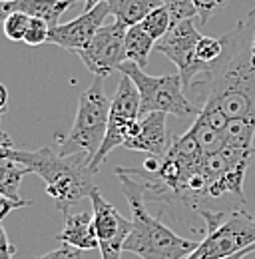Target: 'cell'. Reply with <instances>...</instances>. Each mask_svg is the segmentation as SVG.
Listing matches in <instances>:
<instances>
[{
	"label": "cell",
	"instance_id": "836d02e7",
	"mask_svg": "<svg viewBox=\"0 0 255 259\" xmlns=\"http://www.w3.org/2000/svg\"><path fill=\"white\" fill-rule=\"evenodd\" d=\"M247 249H249V253H255V243H253V245H249Z\"/></svg>",
	"mask_w": 255,
	"mask_h": 259
},
{
	"label": "cell",
	"instance_id": "f1b7e54d",
	"mask_svg": "<svg viewBox=\"0 0 255 259\" xmlns=\"http://www.w3.org/2000/svg\"><path fill=\"white\" fill-rule=\"evenodd\" d=\"M8 108V88L0 82V114H4Z\"/></svg>",
	"mask_w": 255,
	"mask_h": 259
},
{
	"label": "cell",
	"instance_id": "ac0fdd59",
	"mask_svg": "<svg viewBox=\"0 0 255 259\" xmlns=\"http://www.w3.org/2000/svg\"><path fill=\"white\" fill-rule=\"evenodd\" d=\"M253 136H255L253 118H231V120H227V124L223 128L225 146H229V148L255 152Z\"/></svg>",
	"mask_w": 255,
	"mask_h": 259
},
{
	"label": "cell",
	"instance_id": "6da1fadb",
	"mask_svg": "<svg viewBox=\"0 0 255 259\" xmlns=\"http://www.w3.org/2000/svg\"><path fill=\"white\" fill-rule=\"evenodd\" d=\"M203 88V102L216 104L227 120H255V10L235 30L225 34V52L207 74L195 78L191 88Z\"/></svg>",
	"mask_w": 255,
	"mask_h": 259
},
{
	"label": "cell",
	"instance_id": "7c38bea8",
	"mask_svg": "<svg viewBox=\"0 0 255 259\" xmlns=\"http://www.w3.org/2000/svg\"><path fill=\"white\" fill-rule=\"evenodd\" d=\"M165 116L161 112H152L140 118L138 128L132 134V138L124 144V148L132 152H146L148 156H163L169 150V138Z\"/></svg>",
	"mask_w": 255,
	"mask_h": 259
},
{
	"label": "cell",
	"instance_id": "277c9868",
	"mask_svg": "<svg viewBox=\"0 0 255 259\" xmlns=\"http://www.w3.org/2000/svg\"><path fill=\"white\" fill-rule=\"evenodd\" d=\"M110 118V98L104 90V78L94 76L92 84L80 94L76 118L70 132L60 142V154L84 152L94 158L100 144L104 142Z\"/></svg>",
	"mask_w": 255,
	"mask_h": 259
},
{
	"label": "cell",
	"instance_id": "44dd1931",
	"mask_svg": "<svg viewBox=\"0 0 255 259\" xmlns=\"http://www.w3.org/2000/svg\"><path fill=\"white\" fill-rule=\"evenodd\" d=\"M30 16L22 12H8V16L2 22V32L12 42H24V34L28 30Z\"/></svg>",
	"mask_w": 255,
	"mask_h": 259
},
{
	"label": "cell",
	"instance_id": "d6a6232c",
	"mask_svg": "<svg viewBox=\"0 0 255 259\" xmlns=\"http://www.w3.org/2000/svg\"><path fill=\"white\" fill-rule=\"evenodd\" d=\"M0 158H8V150H4V148H0Z\"/></svg>",
	"mask_w": 255,
	"mask_h": 259
},
{
	"label": "cell",
	"instance_id": "83f0119b",
	"mask_svg": "<svg viewBox=\"0 0 255 259\" xmlns=\"http://www.w3.org/2000/svg\"><path fill=\"white\" fill-rule=\"evenodd\" d=\"M0 148H4V150H12V148H14L10 136L2 130V114H0Z\"/></svg>",
	"mask_w": 255,
	"mask_h": 259
},
{
	"label": "cell",
	"instance_id": "52a82bcc",
	"mask_svg": "<svg viewBox=\"0 0 255 259\" xmlns=\"http://www.w3.org/2000/svg\"><path fill=\"white\" fill-rule=\"evenodd\" d=\"M255 243V220L245 207L231 211L223 222L207 229L186 259H225Z\"/></svg>",
	"mask_w": 255,
	"mask_h": 259
},
{
	"label": "cell",
	"instance_id": "ba28073f",
	"mask_svg": "<svg viewBox=\"0 0 255 259\" xmlns=\"http://www.w3.org/2000/svg\"><path fill=\"white\" fill-rule=\"evenodd\" d=\"M199 38L201 34L195 28V18H188L174 22L167 34L156 42V50L159 54L167 56L178 66V74L184 82V88H191L197 76L209 72V66L201 64L195 56Z\"/></svg>",
	"mask_w": 255,
	"mask_h": 259
},
{
	"label": "cell",
	"instance_id": "4fadbf2b",
	"mask_svg": "<svg viewBox=\"0 0 255 259\" xmlns=\"http://www.w3.org/2000/svg\"><path fill=\"white\" fill-rule=\"evenodd\" d=\"M58 239L64 245L76 247L80 251L96 249L98 237H96L94 213H90V211L66 213L64 215V229L62 233H58Z\"/></svg>",
	"mask_w": 255,
	"mask_h": 259
},
{
	"label": "cell",
	"instance_id": "1f68e13d",
	"mask_svg": "<svg viewBox=\"0 0 255 259\" xmlns=\"http://www.w3.org/2000/svg\"><path fill=\"white\" fill-rule=\"evenodd\" d=\"M6 16H8V12H6V10H4V6L0 4V22H4V18H6Z\"/></svg>",
	"mask_w": 255,
	"mask_h": 259
},
{
	"label": "cell",
	"instance_id": "484cf974",
	"mask_svg": "<svg viewBox=\"0 0 255 259\" xmlns=\"http://www.w3.org/2000/svg\"><path fill=\"white\" fill-rule=\"evenodd\" d=\"M26 205H30V201H14V199H10V197H6V195L0 194V222L8 215V213H12L14 209H20V207H26Z\"/></svg>",
	"mask_w": 255,
	"mask_h": 259
},
{
	"label": "cell",
	"instance_id": "4dcf8cb0",
	"mask_svg": "<svg viewBox=\"0 0 255 259\" xmlns=\"http://www.w3.org/2000/svg\"><path fill=\"white\" fill-rule=\"evenodd\" d=\"M245 255H249V249H245V251H239V253H235V255H231V257H225V259H245Z\"/></svg>",
	"mask_w": 255,
	"mask_h": 259
},
{
	"label": "cell",
	"instance_id": "5b68a950",
	"mask_svg": "<svg viewBox=\"0 0 255 259\" xmlns=\"http://www.w3.org/2000/svg\"><path fill=\"white\" fill-rule=\"evenodd\" d=\"M120 72L128 76L138 92H140V110L142 116L152 114V112H161L176 116L180 120H188L197 116V108L191 104L184 94V82L180 74H165V76H150L146 74L144 68L126 60L120 66Z\"/></svg>",
	"mask_w": 255,
	"mask_h": 259
},
{
	"label": "cell",
	"instance_id": "7a4b0ae2",
	"mask_svg": "<svg viewBox=\"0 0 255 259\" xmlns=\"http://www.w3.org/2000/svg\"><path fill=\"white\" fill-rule=\"evenodd\" d=\"M8 158L24 163L30 167L32 174H36L46 184V194L56 203V207L64 215L72 205L82 201L84 197H90L94 184V171L90 169V156L84 152L76 154H56L52 148L42 150H18L16 146L8 150Z\"/></svg>",
	"mask_w": 255,
	"mask_h": 259
},
{
	"label": "cell",
	"instance_id": "d590c367",
	"mask_svg": "<svg viewBox=\"0 0 255 259\" xmlns=\"http://www.w3.org/2000/svg\"><path fill=\"white\" fill-rule=\"evenodd\" d=\"M8 2H14V0H0V4H8Z\"/></svg>",
	"mask_w": 255,
	"mask_h": 259
},
{
	"label": "cell",
	"instance_id": "30bf717a",
	"mask_svg": "<svg viewBox=\"0 0 255 259\" xmlns=\"http://www.w3.org/2000/svg\"><path fill=\"white\" fill-rule=\"evenodd\" d=\"M90 201L102 259H122L124 243L132 231V222H128L112 203H108L98 188L92 190Z\"/></svg>",
	"mask_w": 255,
	"mask_h": 259
},
{
	"label": "cell",
	"instance_id": "d4e9b609",
	"mask_svg": "<svg viewBox=\"0 0 255 259\" xmlns=\"http://www.w3.org/2000/svg\"><path fill=\"white\" fill-rule=\"evenodd\" d=\"M34 259H82V251L76 249V247H70V245H62L50 253H44V255H38Z\"/></svg>",
	"mask_w": 255,
	"mask_h": 259
},
{
	"label": "cell",
	"instance_id": "cb8c5ba5",
	"mask_svg": "<svg viewBox=\"0 0 255 259\" xmlns=\"http://www.w3.org/2000/svg\"><path fill=\"white\" fill-rule=\"evenodd\" d=\"M225 2H227V0H193L199 22H201V24H205V22L209 20V16H211L220 6H223Z\"/></svg>",
	"mask_w": 255,
	"mask_h": 259
},
{
	"label": "cell",
	"instance_id": "2e32d148",
	"mask_svg": "<svg viewBox=\"0 0 255 259\" xmlns=\"http://www.w3.org/2000/svg\"><path fill=\"white\" fill-rule=\"evenodd\" d=\"M152 50H156V40L144 30L142 24H134L126 30V56L140 68H146Z\"/></svg>",
	"mask_w": 255,
	"mask_h": 259
},
{
	"label": "cell",
	"instance_id": "4316f807",
	"mask_svg": "<svg viewBox=\"0 0 255 259\" xmlns=\"http://www.w3.org/2000/svg\"><path fill=\"white\" fill-rule=\"evenodd\" d=\"M14 253H16V247L10 243L6 229L0 224V259H14Z\"/></svg>",
	"mask_w": 255,
	"mask_h": 259
},
{
	"label": "cell",
	"instance_id": "f546056e",
	"mask_svg": "<svg viewBox=\"0 0 255 259\" xmlns=\"http://www.w3.org/2000/svg\"><path fill=\"white\" fill-rule=\"evenodd\" d=\"M102 2H110V0H84V6H86V10H92L98 4H102Z\"/></svg>",
	"mask_w": 255,
	"mask_h": 259
},
{
	"label": "cell",
	"instance_id": "d6986e66",
	"mask_svg": "<svg viewBox=\"0 0 255 259\" xmlns=\"http://www.w3.org/2000/svg\"><path fill=\"white\" fill-rule=\"evenodd\" d=\"M140 24L144 26L146 32L158 42L159 38H163V36L167 34V30L172 28L174 20H172V14H169L167 6L163 4V6H159V8H156V10H152Z\"/></svg>",
	"mask_w": 255,
	"mask_h": 259
},
{
	"label": "cell",
	"instance_id": "e0dca14e",
	"mask_svg": "<svg viewBox=\"0 0 255 259\" xmlns=\"http://www.w3.org/2000/svg\"><path fill=\"white\" fill-rule=\"evenodd\" d=\"M28 174H32L30 167H26L24 163L12 158H0V194L14 201H24L20 197V184Z\"/></svg>",
	"mask_w": 255,
	"mask_h": 259
},
{
	"label": "cell",
	"instance_id": "5bb4252c",
	"mask_svg": "<svg viewBox=\"0 0 255 259\" xmlns=\"http://www.w3.org/2000/svg\"><path fill=\"white\" fill-rule=\"evenodd\" d=\"M2 6L6 12H22L30 18L44 20L50 28H54L60 24V16L74 4L62 2V0H14Z\"/></svg>",
	"mask_w": 255,
	"mask_h": 259
},
{
	"label": "cell",
	"instance_id": "9c48e42d",
	"mask_svg": "<svg viewBox=\"0 0 255 259\" xmlns=\"http://www.w3.org/2000/svg\"><path fill=\"white\" fill-rule=\"evenodd\" d=\"M126 30L128 26L118 20L112 24H106L94 34L88 46L78 54L84 66L94 76L108 78L114 70H120V66L128 60Z\"/></svg>",
	"mask_w": 255,
	"mask_h": 259
},
{
	"label": "cell",
	"instance_id": "8fae6325",
	"mask_svg": "<svg viewBox=\"0 0 255 259\" xmlns=\"http://www.w3.org/2000/svg\"><path fill=\"white\" fill-rule=\"evenodd\" d=\"M110 14V4L102 2L92 10H84L82 16L66 22V24H58L54 28H50V36H48V44L60 46L68 52H76L80 54L88 42L94 38V34L104 26V18Z\"/></svg>",
	"mask_w": 255,
	"mask_h": 259
},
{
	"label": "cell",
	"instance_id": "ffe728a7",
	"mask_svg": "<svg viewBox=\"0 0 255 259\" xmlns=\"http://www.w3.org/2000/svg\"><path fill=\"white\" fill-rule=\"evenodd\" d=\"M225 52V36L222 38H211V36H201L199 42H197V48H195V56L201 64L211 66L216 64Z\"/></svg>",
	"mask_w": 255,
	"mask_h": 259
},
{
	"label": "cell",
	"instance_id": "9a60e30c",
	"mask_svg": "<svg viewBox=\"0 0 255 259\" xmlns=\"http://www.w3.org/2000/svg\"><path fill=\"white\" fill-rule=\"evenodd\" d=\"M110 14L124 26L140 24L152 10L163 6V0H110Z\"/></svg>",
	"mask_w": 255,
	"mask_h": 259
},
{
	"label": "cell",
	"instance_id": "8992f818",
	"mask_svg": "<svg viewBox=\"0 0 255 259\" xmlns=\"http://www.w3.org/2000/svg\"><path fill=\"white\" fill-rule=\"evenodd\" d=\"M142 110H140V92L136 84L122 74V80L118 82V88L110 100V118H108V130L104 136V142L100 144L94 158L90 160V169L98 174L102 163L108 160V156L118 148L124 146L132 134L138 128Z\"/></svg>",
	"mask_w": 255,
	"mask_h": 259
},
{
	"label": "cell",
	"instance_id": "e575fe53",
	"mask_svg": "<svg viewBox=\"0 0 255 259\" xmlns=\"http://www.w3.org/2000/svg\"><path fill=\"white\" fill-rule=\"evenodd\" d=\"M62 2H70V4H76V2H80V0H62Z\"/></svg>",
	"mask_w": 255,
	"mask_h": 259
},
{
	"label": "cell",
	"instance_id": "603a6c76",
	"mask_svg": "<svg viewBox=\"0 0 255 259\" xmlns=\"http://www.w3.org/2000/svg\"><path fill=\"white\" fill-rule=\"evenodd\" d=\"M163 4L167 6L174 22L188 20V18H195L197 16V10H195L193 0H163Z\"/></svg>",
	"mask_w": 255,
	"mask_h": 259
},
{
	"label": "cell",
	"instance_id": "7402d4cb",
	"mask_svg": "<svg viewBox=\"0 0 255 259\" xmlns=\"http://www.w3.org/2000/svg\"><path fill=\"white\" fill-rule=\"evenodd\" d=\"M48 36H50V26L40 18H30L28 30L24 34V44H28V46L48 44Z\"/></svg>",
	"mask_w": 255,
	"mask_h": 259
},
{
	"label": "cell",
	"instance_id": "3957f363",
	"mask_svg": "<svg viewBox=\"0 0 255 259\" xmlns=\"http://www.w3.org/2000/svg\"><path fill=\"white\" fill-rule=\"evenodd\" d=\"M132 211V231L124 243V251L142 259H186L199 241L186 239L156 218L136 194H124Z\"/></svg>",
	"mask_w": 255,
	"mask_h": 259
}]
</instances>
